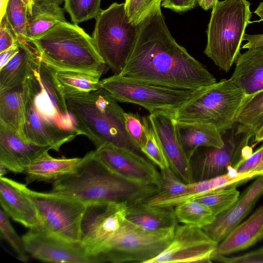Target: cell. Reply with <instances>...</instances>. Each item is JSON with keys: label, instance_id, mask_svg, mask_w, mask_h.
<instances>
[{"label": "cell", "instance_id": "6da1fadb", "mask_svg": "<svg viewBox=\"0 0 263 263\" xmlns=\"http://www.w3.org/2000/svg\"><path fill=\"white\" fill-rule=\"evenodd\" d=\"M119 75L180 89L196 90L217 82L206 67L173 37L161 8L140 24L135 46Z\"/></svg>", "mask_w": 263, "mask_h": 263}, {"label": "cell", "instance_id": "7a4b0ae2", "mask_svg": "<svg viewBox=\"0 0 263 263\" xmlns=\"http://www.w3.org/2000/svg\"><path fill=\"white\" fill-rule=\"evenodd\" d=\"M159 188L125 180L110 172L97 156L87 153L75 171L52 183L51 192L77 199L86 204L126 202L129 205L144 201Z\"/></svg>", "mask_w": 263, "mask_h": 263}, {"label": "cell", "instance_id": "3957f363", "mask_svg": "<svg viewBox=\"0 0 263 263\" xmlns=\"http://www.w3.org/2000/svg\"><path fill=\"white\" fill-rule=\"evenodd\" d=\"M65 99L79 135L87 137L96 149L108 143L144 155L126 130L125 111L105 89L65 96Z\"/></svg>", "mask_w": 263, "mask_h": 263}, {"label": "cell", "instance_id": "277c9868", "mask_svg": "<svg viewBox=\"0 0 263 263\" xmlns=\"http://www.w3.org/2000/svg\"><path fill=\"white\" fill-rule=\"evenodd\" d=\"M28 41L41 60L55 70L81 72L101 77L107 67L92 37L73 23L61 22Z\"/></svg>", "mask_w": 263, "mask_h": 263}, {"label": "cell", "instance_id": "5b68a950", "mask_svg": "<svg viewBox=\"0 0 263 263\" xmlns=\"http://www.w3.org/2000/svg\"><path fill=\"white\" fill-rule=\"evenodd\" d=\"M248 96L230 79L195 90L174 111L177 122L212 124L222 135L233 129L236 118Z\"/></svg>", "mask_w": 263, "mask_h": 263}, {"label": "cell", "instance_id": "8992f818", "mask_svg": "<svg viewBox=\"0 0 263 263\" xmlns=\"http://www.w3.org/2000/svg\"><path fill=\"white\" fill-rule=\"evenodd\" d=\"M250 5L247 0L218 1L212 8L204 53L226 72L239 54L245 30L252 23Z\"/></svg>", "mask_w": 263, "mask_h": 263}, {"label": "cell", "instance_id": "52a82bcc", "mask_svg": "<svg viewBox=\"0 0 263 263\" xmlns=\"http://www.w3.org/2000/svg\"><path fill=\"white\" fill-rule=\"evenodd\" d=\"M38 63H34L23 83V138L37 145L50 146L58 152L63 144L79 135L76 131L62 127L61 117L41 84L36 69Z\"/></svg>", "mask_w": 263, "mask_h": 263}, {"label": "cell", "instance_id": "ba28073f", "mask_svg": "<svg viewBox=\"0 0 263 263\" xmlns=\"http://www.w3.org/2000/svg\"><path fill=\"white\" fill-rule=\"evenodd\" d=\"M96 20L91 36L95 46L114 74H120L135 46L140 25L128 21L124 3H112Z\"/></svg>", "mask_w": 263, "mask_h": 263}, {"label": "cell", "instance_id": "9c48e42d", "mask_svg": "<svg viewBox=\"0 0 263 263\" xmlns=\"http://www.w3.org/2000/svg\"><path fill=\"white\" fill-rule=\"evenodd\" d=\"M175 228L147 231L126 219L98 255L99 261L147 263L169 245Z\"/></svg>", "mask_w": 263, "mask_h": 263}, {"label": "cell", "instance_id": "30bf717a", "mask_svg": "<svg viewBox=\"0 0 263 263\" xmlns=\"http://www.w3.org/2000/svg\"><path fill=\"white\" fill-rule=\"evenodd\" d=\"M15 183L36 209L40 222L37 228L69 241L80 242L86 203L66 195L35 191L25 184L16 181Z\"/></svg>", "mask_w": 263, "mask_h": 263}, {"label": "cell", "instance_id": "8fae6325", "mask_svg": "<svg viewBox=\"0 0 263 263\" xmlns=\"http://www.w3.org/2000/svg\"><path fill=\"white\" fill-rule=\"evenodd\" d=\"M101 86L117 101L137 104L149 113L158 110L174 111L186 102L195 90L155 85L119 74L101 80Z\"/></svg>", "mask_w": 263, "mask_h": 263}, {"label": "cell", "instance_id": "7c38bea8", "mask_svg": "<svg viewBox=\"0 0 263 263\" xmlns=\"http://www.w3.org/2000/svg\"><path fill=\"white\" fill-rule=\"evenodd\" d=\"M126 202L87 204L81 223L80 242L87 252L97 257L126 219Z\"/></svg>", "mask_w": 263, "mask_h": 263}, {"label": "cell", "instance_id": "4fadbf2b", "mask_svg": "<svg viewBox=\"0 0 263 263\" xmlns=\"http://www.w3.org/2000/svg\"><path fill=\"white\" fill-rule=\"evenodd\" d=\"M252 138L242 134L224 139L220 148L205 147L191 160L194 181L210 179L235 171L236 166L253 152L249 146Z\"/></svg>", "mask_w": 263, "mask_h": 263}, {"label": "cell", "instance_id": "5bb4252c", "mask_svg": "<svg viewBox=\"0 0 263 263\" xmlns=\"http://www.w3.org/2000/svg\"><path fill=\"white\" fill-rule=\"evenodd\" d=\"M218 245L202 228L177 225L169 245L147 263H211Z\"/></svg>", "mask_w": 263, "mask_h": 263}, {"label": "cell", "instance_id": "9a60e30c", "mask_svg": "<svg viewBox=\"0 0 263 263\" xmlns=\"http://www.w3.org/2000/svg\"><path fill=\"white\" fill-rule=\"evenodd\" d=\"M26 250L39 260L58 263H97L80 242L71 241L43 231L30 229L22 237Z\"/></svg>", "mask_w": 263, "mask_h": 263}, {"label": "cell", "instance_id": "2e32d148", "mask_svg": "<svg viewBox=\"0 0 263 263\" xmlns=\"http://www.w3.org/2000/svg\"><path fill=\"white\" fill-rule=\"evenodd\" d=\"M95 151L102 163L116 175L132 182L160 188V171L143 155L108 143Z\"/></svg>", "mask_w": 263, "mask_h": 263}, {"label": "cell", "instance_id": "e0dca14e", "mask_svg": "<svg viewBox=\"0 0 263 263\" xmlns=\"http://www.w3.org/2000/svg\"><path fill=\"white\" fill-rule=\"evenodd\" d=\"M171 168L185 183L193 182L191 160L179 139L174 111L158 110L148 116Z\"/></svg>", "mask_w": 263, "mask_h": 263}, {"label": "cell", "instance_id": "ac0fdd59", "mask_svg": "<svg viewBox=\"0 0 263 263\" xmlns=\"http://www.w3.org/2000/svg\"><path fill=\"white\" fill-rule=\"evenodd\" d=\"M262 195L263 176L260 175L240 194L229 209L217 215L213 222L202 228L203 230L212 240L220 243L241 222Z\"/></svg>", "mask_w": 263, "mask_h": 263}, {"label": "cell", "instance_id": "d6986e66", "mask_svg": "<svg viewBox=\"0 0 263 263\" xmlns=\"http://www.w3.org/2000/svg\"><path fill=\"white\" fill-rule=\"evenodd\" d=\"M51 149L23 139L14 129L0 123V164L14 173H23L36 158Z\"/></svg>", "mask_w": 263, "mask_h": 263}, {"label": "cell", "instance_id": "ffe728a7", "mask_svg": "<svg viewBox=\"0 0 263 263\" xmlns=\"http://www.w3.org/2000/svg\"><path fill=\"white\" fill-rule=\"evenodd\" d=\"M253 178L251 175L230 171L210 179L188 183L184 191L177 196L159 199L149 198L145 201L152 205L174 208L186 201L196 199L212 191L237 186Z\"/></svg>", "mask_w": 263, "mask_h": 263}, {"label": "cell", "instance_id": "44dd1931", "mask_svg": "<svg viewBox=\"0 0 263 263\" xmlns=\"http://www.w3.org/2000/svg\"><path fill=\"white\" fill-rule=\"evenodd\" d=\"M0 203L6 214L26 228H35L40 222L32 200L16 185L15 181L0 177Z\"/></svg>", "mask_w": 263, "mask_h": 263}, {"label": "cell", "instance_id": "7402d4cb", "mask_svg": "<svg viewBox=\"0 0 263 263\" xmlns=\"http://www.w3.org/2000/svg\"><path fill=\"white\" fill-rule=\"evenodd\" d=\"M247 49L238 55L230 79L251 96L263 90V46Z\"/></svg>", "mask_w": 263, "mask_h": 263}, {"label": "cell", "instance_id": "603a6c76", "mask_svg": "<svg viewBox=\"0 0 263 263\" xmlns=\"http://www.w3.org/2000/svg\"><path fill=\"white\" fill-rule=\"evenodd\" d=\"M262 239L263 205H261L218 243L216 252L227 255L248 249Z\"/></svg>", "mask_w": 263, "mask_h": 263}, {"label": "cell", "instance_id": "cb8c5ba5", "mask_svg": "<svg viewBox=\"0 0 263 263\" xmlns=\"http://www.w3.org/2000/svg\"><path fill=\"white\" fill-rule=\"evenodd\" d=\"M82 158H55L46 152L33 161L25 169V184L34 182L53 183L72 173Z\"/></svg>", "mask_w": 263, "mask_h": 263}, {"label": "cell", "instance_id": "d4e9b609", "mask_svg": "<svg viewBox=\"0 0 263 263\" xmlns=\"http://www.w3.org/2000/svg\"><path fill=\"white\" fill-rule=\"evenodd\" d=\"M177 129L183 149L190 160L200 147L220 148L224 144L222 134L212 124L177 122Z\"/></svg>", "mask_w": 263, "mask_h": 263}, {"label": "cell", "instance_id": "484cf974", "mask_svg": "<svg viewBox=\"0 0 263 263\" xmlns=\"http://www.w3.org/2000/svg\"><path fill=\"white\" fill-rule=\"evenodd\" d=\"M126 219L147 231L176 227L178 221L174 208L152 205L145 200L129 205Z\"/></svg>", "mask_w": 263, "mask_h": 263}, {"label": "cell", "instance_id": "4316f807", "mask_svg": "<svg viewBox=\"0 0 263 263\" xmlns=\"http://www.w3.org/2000/svg\"><path fill=\"white\" fill-rule=\"evenodd\" d=\"M18 51L0 68V91L23 84L39 57L34 47L30 43L18 42Z\"/></svg>", "mask_w": 263, "mask_h": 263}, {"label": "cell", "instance_id": "83f0119b", "mask_svg": "<svg viewBox=\"0 0 263 263\" xmlns=\"http://www.w3.org/2000/svg\"><path fill=\"white\" fill-rule=\"evenodd\" d=\"M36 69L43 89L61 117L62 127L65 130L76 131L74 120L68 111L65 95L55 77L56 70L41 59Z\"/></svg>", "mask_w": 263, "mask_h": 263}, {"label": "cell", "instance_id": "f1b7e54d", "mask_svg": "<svg viewBox=\"0 0 263 263\" xmlns=\"http://www.w3.org/2000/svg\"><path fill=\"white\" fill-rule=\"evenodd\" d=\"M23 83L0 91V123L15 130L22 138L24 123Z\"/></svg>", "mask_w": 263, "mask_h": 263}, {"label": "cell", "instance_id": "f546056e", "mask_svg": "<svg viewBox=\"0 0 263 263\" xmlns=\"http://www.w3.org/2000/svg\"><path fill=\"white\" fill-rule=\"evenodd\" d=\"M66 21L63 8L54 4L34 6L28 15L26 35L28 40L36 37L55 25Z\"/></svg>", "mask_w": 263, "mask_h": 263}, {"label": "cell", "instance_id": "4dcf8cb0", "mask_svg": "<svg viewBox=\"0 0 263 263\" xmlns=\"http://www.w3.org/2000/svg\"><path fill=\"white\" fill-rule=\"evenodd\" d=\"M55 77L65 96L89 93L102 88L100 77L63 70H56Z\"/></svg>", "mask_w": 263, "mask_h": 263}, {"label": "cell", "instance_id": "1f68e13d", "mask_svg": "<svg viewBox=\"0 0 263 263\" xmlns=\"http://www.w3.org/2000/svg\"><path fill=\"white\" fill-rule=\"evenodd\" d=\"M174 212L178 221L202 229L216 217L208 206L195 200L175 206Z\"/></svg>", "mask_w": 263, "mask_h": 263}, {"label": "cell", "instance_id": "d6a6232c", "mask_svg": "<svg viewBox=\"0 0 263 263\" xmlns=\"http://www.w3.org/2000/svg\"><path fill=\"white\" fill-rule=\"evenodd\" d=\"M5 15L18 42L29 43L26 35L28 9L22 0H9Z\"/></svg>", "mask_w": 263, "mask_h": 263}, {"label": "cell", "instance_id": "836d02e7", "mask_svg": "<svg viewBox=\"0 0 263 263\" xmlns=\"http://www.w3.org/2000/svg\"><path fill=\"white\" fill-rule=\"evenodd\" d=\"M239 195L236 186H231L212 191L195 200L208 206L217 216L229 209Z\"/></svg>", "mask_w": 263, "mask_h": 263}, {"label": "cell", "instance_id": "e575fe53", "mask_svg": "<svg viewBox=\"0 0 263 263\" xmlns=\"http://www.w3.org/2000/svg\"><path fill=\"white\" fill-rule=\"evenodd\" d=\"M101 0H64V9L72 23H81L96 18L102 11Z\"/></svg>", "mask_w": 263, "mask_h": 263}, {"label": "cell", "instance_id": "d590c367", "mask_svg": "<svg viewBox=\"0 0 263 263\" xmlns=\"http://www.w3.org/2000/svg\"><path fill=\"white\" fill-rule=\"evenodd\" d=\"M146 139L141 151L149 160L156 165L160 170L170 167L161 145L152 127L149 119L144 116Z\"/></svg>", "mask_w": 263, "mask_h": 263}, {"label": "cell", "instance_id": "8d00e7d4", "mask_svg": "<svg viewBox=\"0 0 263 263\" xmlns=\"http://www.w3.org/2000/svg\"><path fill=\"white\" fill-rule=\"evenodd\" d=\"M162 0H125V10L127 20L139 25L149 14L161 8Z\"/></svg>", "mask_w": 263, "mask_h": 263}, {"label": "cell", "instance_id": "74e56055", "mask_svg": "<svg viewBox=\"0 0 263 263\" xmlns=\"http://www.w3.org/2000/svg\"><path fill=\"white\" fill-rule=\"evenodd\" d=\"M0 235L13 248L18 259L24 262L28 260V253L22 237L15 231L9 221V216L2 209L0 210Z\"/></svg>", "mask_w": 263, "mask_h": 263}, {"label": "cell", "instance_id": "f35d334b", "mask_svg": "<svg viewBox=\"0 0 263 263\" xmlns=\"http://www.w3.org/2000/svg\"><path fill=\"white\" fill-rule=\"evenodd\" d=\"M161 184L158 192L149 197L154 199H164L181 193L185 189L186 183L174 172L171 167L160 170Z\"/></svg>", "mask_w": 263, "mask_h": 263}, {"label": "cell", "instance_id": "ab89813d", "mask_svg": "<svg viewBox=\"0 0 263 263\" xmlns=\"http://www.w3.org/2000/svg\"><path fill=\"white\" fill-rule=\"evenodd\" d=\"M263 111V90L249 96L236 118L237 126L250 124Z\"/></svg>", "mask_w": 263, "mask_h": 263}, {"label": "cell", "instance_id": "60d3db41", "mask_svg": "<svg viewBox=\"0 0 263 263\" xmlns=\"http://www.w3.org/2000/svg\"><path fill=\"white\" fill-rule=\"evenodd\" d=\"M124 116L126 130L129 137L141 150L146 139L144 116L141 117L138 113L126 112Z\"/></svg>", "mask_w": 263, "mask_h": 263}, {"label": "cell", "instance_id": "b9f144b4", "mask_svg": "<svg viewBox=\"0 0 263 263\" xmlns=\"http://www.w3.org/2000/svg\"><path fill=\"white\" fill-rule=\"evenodd\" d=\"M235 171L239 174H250L256 178L263 174V145L241 161Z\"/></svg>", "mask_w": 263, "mask_h": 263}, {"label": "cell", "instance_id": "7bdbcfd3", "mask_svg": "<svg viewBox=\"0 0 263 263\" xmlns=\"http://www.w3.org/2000/svg\"><path fill=\"white\" fill-rule=\"evenodd\" d=\"M212 260L225 263H263V247L241 255L232 257L216 251L212 257Z\"/></svg>", "mask_w": 263, "mask_h": 263}, {"label": "cell", "instance_id": "ee69618b", "mask_svg": "<svg viewBox=\"0 0 263 263\" xmlns=\"http://www.w3.org/2000/svg\"><path fill=\"white\" fill-rule=\"evenodd\" d=\"M0 52L18 44V41L11 30L5 15L0 21Z\"/></svg>", "mask_w": 263, "mask_h": 263}, {"label": "cell", "instance_id": "f6af8a7d", "mask_svg": "<svg viewBox=\"0 0 263 263\" xmlns=\"http://www.w3.org/2000/svg\"><path fill=\"white\" fill-rule=\"evenodd\" d=\"M254 12L260 17L258 22L263 21V2L260 3ZM245 40H246L247 42L242 46V49L263 46V34L249 35L245 33L243 41Z\"/></svg>", "mask_w": 263, "mask_h": 263}, {"label": "cell", "instance_id": "bcb514c9", "mask_svg": "<svg viewBox=\"0 0 263 263\" xmlns=\"http://www.w3.org/2000/svg\"><path fill=\"white\" fill-rule=\"evenodd\" d=\"M198 0H162L161 6L177 12H182L193 9Z\"/></svg>", "mask_w": 263, "mask_h": 263}, {"label": "cell", "instance_id": "7dc6e473", "mask_svg": "<svg viewBox=\"0 0 263 263\" xmlns=\"http://www.w3.org/2000/svg\"><path fill=\"white\" fill-rule=\"evenodd\" d=\"M263 127V111L249 124L237 126L235 134H245L254 137L256 134Z\"/></svg>", "mask_w": 263, "mask_h": 263}, {"label": "cell", "instance_id": "c3c4849f", "mask_svg": "<svg viewBox=\"0 0 263 263\" xmlns=\"http://www.w3.org/2000/svg\"><path fill=\"white\" fill-rule=\"evenodd\" d=\"M18 44L0 52V68L5 66L18 51Z\"/></svg>", "mask_w": 263, "mask_h": 263}, {"label": "cell", "instance_id": "681fc988", "mask_svg": "<svg viewBox=\"0 0 263 263\" xmlns=\"http://www.w3.org/2000/svg\"><path fill=\"white\" fill-rule=\"evenodd\" d=\"M218 0H198V5L204 10L212 9Z\"/></svg>", "mask_w": 263, "mask_h": 263}, {"label": "cell", "instance_id": "f907efd6", "mask_svg": "<svg viewBox=\"0 0 263 263\" xmlns=\"http://www.w3.org/2000/svg\"><path fill=\"white\" fill-rule=\"evenodd\" d=\"M64 0H34L35 6L54 4L60 6Z\"/></svg>", "mask_w": 263, "mask_h": 263}, {"label": "cell", "instance_id": "816d5d0a", "mask_svg": "<svg viewBox=\"0 0 263 263\" xmlns=\"http://www.w3.org/2000/svg\"><path fill=\"white\" fill-rule=\"evenodd\" d=\"M9 0H0V21L5 15Z\"/></svg>", "mask_w": 263, "mask_h": 263}, {"label": "cell", "instance_id": "f5cc1de1", "mask_svg": "<svg viewBox=\"0 0 263 263\" xmlns=\"http://www.w3.org/2000/svg\"><path fill=\"white\" fill-rule=\"evenodd\" d=\"M26 5L28 9V15L32 14V9L34 6V0H22Z\"/></svg>", "mask_w": 263, "mask_h": 263}, {"label": "cell", "instance_id": "db71d44e", "mask_svg": "<svg viewBox=\"0 0 263 263\" xmlns=\"http://www.w3.org/2000/svg\"><path fill=\"white\" fill-rule=\"evenodd\" d=\"M254 137L255 144L263 141V127L256 134Z\"/></svg>", "mask_w": 263, "mask_h": 263}, {"label": "cell", "instance_id": "11a10c76", "mask_svg": "<svg viewBox=\"0 0 263 263\" xmlns=\"http://www.w3.org/2000/svg\"><path fill=\"white\" fill-rule=\"evenodd\" d=\"M8 170L3 165L0 164V177H4Z\"/></svg>", "mask_w": 263, "mask_h": 263}, {"label": "cell", "instance_id": "9f6ffc18", "mask_svg": "<svg viewBox=\"0 0 263 263\" xmlns=\"http://www.w3.org/2000/svg\"><path fill=\"white\" fill-rule=\"evenodd\" d=\"M261 176H263V174L261 175Z\"/></svg>", "mask_w": 263, "mask_h": 263}]
</instances>
